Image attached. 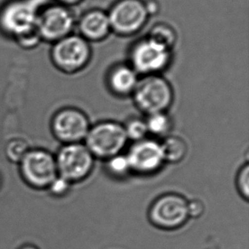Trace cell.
<instances>
[{
	"label": "cell",
	"mask_w": 249,
	"mask_h": 249,
	"mask_svg": "<svg viewBox=\"0 0 249 249\" xmlns=\"http://www.w3.org/2000/svg\"><path fill=\"white\" fill-rule=\"evenodd\" d=\"M44 0H6L0 5V34L17 42L36 31L38 10Z\"/></svg>",
	"instance_id": "6da1fadb"
},
{
	"label": "cell",
	"mask_w": 249,
	"mask_h": 249,
	"mask_svg": "<svg viewBox=\"0 0 249 249\" xmlns=\"http://www.w3.org/2000/svg\"><path fill=\"white\" fill-rule=\"evenodd\" d=\"M17 166L24 184L35 191H46L58 176L54 154L47 149L31 147Z\"/></svg>",
	"instance_id": "7a4b0ae2"
},
{
	"label": "cell",
	"mask_w": 249,
	"mask_h": 249,
	"mask_svg": "<svg viewBox=\"0 0 249 249\" xmlns=\"http://www.w3.org/2000/svg\"><path fill=\"white\" fill-rule=\"evenodd\" d=\"M76 21L72 8L49 2L38 10L36 31L42 42L52 44L73 34Z\"/></svg>",
	"instance_id": "3957f363"
},
{
	"label": "cell",
	"mask_w": 249,
	"mask_h": 249,
	"mask_svg": "<svg viewBox=\"0 0 249 249\" xmlns=\"http://www.w3.org/2000/svg\"><path fill=\"white\" fill-rule=\"evenodd\" d=\"M91 56L89 42L79 34H70L51 44V63L63 73L74 74L82 71L89 63Z\"/></svg>",
	"instance_id": "277c9868"
},
{
	"label": "cell",
	"mask_w": 249,
	"mask_h": 249,
	"mask_svg": "<svg viewBox=\"0 0 249 249\" xmlns=\"http://www.w3.org/2000/svg\"><path fill=\"white\" fill-rule=\"evenodd\" d=\"M132 95L136 107L147 115L166 112L174 101L171 84L159 74L139 79Z\"/></svg>",
	"instance_id": "5b68a950"
},
{
	"label": "cell",
	"mask_w": 249,
	"mask_h": 249,
	"mask_svg": "<svg viewBox=\"0 0 249 249\" xmlns=\"http://www.w3.org/2000/svg\"><path fill=\"white\" fill-rule=\"evenodd\" d=\"M128 141L124 125L113 121L100 122L90 126L84 140L94 158L105 160L120 154Z\"/></svg>",
	"instance_id": "8992f818"
},
{
	"label": "cell",
	"mask_w": 249,
	"mask_h": 249,
	"mask_svg": "<svg viewBox=\"0 0 249 249\" xmlns=\"http://www.w3.org/2000/svg\"><path fill=\"white\" fill-rule=\"evenodd\" d=\"M107 11L111 33L122 37L138 34L150 19L145 0H115Z\"/></svg>",
	"instance_id": "52a82bcc"
},
{
	"label": "cell",
	"mask_w": 249,
	"mask_h": 249,
	"mask_svg": "<svg viewBox=\"0 0 249 249\" xmlns=\"http://www.w3.org/2000/svg\"><path fill=\"white\" fill-rule=\"evenodd\" d=\"M58 175L71 185L87 178L93 171L94 157L85 144H64L54 154Z\"/></svg>",
	"instance_id": "ba28073f"
},
{
	"label": "cell",
	"mask_w": 249,
	"mask_h": 249,
	"mask_svg": "<svg viewBox=\"0 0 249 249\" xmlns=\"http://www.w3.org/2000/svg\"><path fill=\"white\" fill-rule=\"evenodd\" d=\"M172 60V51L147 37L136 41L129 51V65L138 74H159L166 70Z\"/></svg>",
	"instance_id": "9c48e42d"
},
{
	"label": "cell",
	"mask_w": 249,
	"mask_h": 249,
	"mask_svg": "<svg viewBox=\"0 0 249 249\" xmlns=\"http://www.w3.org/2000/svg\"><path fill=\"white\" fill-rule=\"evenodd\" d=\"M188 201L181 195L168 193L159 196L149 209V220L159 229L176 230L188 221Z\"/></svg>",
	"instance_id": "30bf717a"
},
{
	"label": "cell",
	"mask_w": 249,
	"mask_h": 249,
	"mask_svg": "<svg viewBox=\"0 0 249 249\" xmlns=\"http://www.w3.org/2000/svg\"><path fill=\"white\" fill-rule=\"evenodd\" d=\"M89 128L90 123L87 115L78 108H61L51 118V133L62 145L83 142Z\"/></svg>",
	"instance_id": "8fae6325"
},
{
	"label": "cell",
	"mask_w": 249,
	"mask_h": 249,
	"mask_svg": "<svg viewBox=\"0 0 249 249\" xmlns=\"http://www.w3.org/2000/svg\"><path fill=\"white\" fill-rule=\"evenodd\" d=\"M126 157L131 172L140 175H153L165 163L161 144L152 139L134 142Z\"/></svg>",
	"instance_id": "7c38bea8"
},
{
	"label": "cell",
	"mask_w": 249,
	"mask_h": 249,
	"mask_svg": "<svg viewBox=\"0 0 249 249\" xmlns=\"http://www.w3.org/2000/svg\"><path fill=\"white\" fill-rule=\"evenodd\" d=\"M76 28L78 34L89 43L104 40L111 33L107 11L99 8L84 11L77 17Z\"/></svg>",
	"instance_id": "4fadbf2b"
},
{
	"label": "cell",
	"mask_w": 249,
	"mask_h": 249,
	"mask_svg": "<svg viewBox=\"0 0 249 249\" xmlns=\"http://www.w3.org/2000/svg\"><path fill=\"white\" fill-rule=\"evenodd\" d=\"M138 81V73L129 64L116 65L110 69L107 76L109 89L119 97L133 94Z\"/></svg>",
	"instance_id": "5bb4252c"
},
{
	"label": "cell",
	"mask_w": 249,
	"mask_h": 249,
	"mask_svg": "<svg viewBox=\"0 0 249 249\" xmlns=\"http://www.w3.org/2000/svg\"><path fill=\"white\" fill-rule=\"evenodd\" d=\"M160 144L165 162L178 163L181 162L188 152L186 142L178 136L168 135Z\"/></svg>",
	"instance_id": "9a60e30c"
},
{
	"label": "cell",
	"mask_w": 249,
	"mask_h": 249,
	"mask_svg": "<svg viewBox=\"0 0 249 249\" xmlns=\"http://www.w3.org/2000/svg\"><path fill=\"white\" fill-rule=\"evenodd\" d=\"M146 37L162 47L172 51L177 42V33L175 28L166 22H159L151 27Z\"/></svg>",
	"instance_id": "2e32d148"
},
{
	"label": "cell",
	"mask_w": 249,
	"mask_h": 249,
	"mask_svg": "<svg viewBox=\"0 0 249 249\" xmlns=\"http://www.w3.org/2000/svg\"><path fill=\"white\" fill-rule=\"evenodd\" d=\"M145 120L149 134L157 137H166L172 128V120L167 112L147 115Z\"/></svg>",
	"instance_id": "e0dca14e"
},
{
	"label": "cell",
	"mask_w": 249,
	"mask_h": 249,
	"mask_svg": "<svg viewBox=\"0 0 249 249\" xmlns=\"http://www.w3.org/2000/svg\"><path fill=\"white\" fill-rule=\"evenodd\" d=\"M31 147L26 139L13 137L8 141L4 146V155L10 162L17 165Z\"/></svg>",
	"instance_id": "ac0fdd59"
},
{
	"label": "cell",
	"mask_w": 249,
	"mask_h": 249,
	"mask_svg": "<svg viewBox=\"0 0 249 249\" xmlns=\"http://www.w3.org/2000/svg\"><path fill=\"white\" fill-rule=\"evenodd\" d=\"M107 172L115 178H124L131 173L129 162L126 155L118 154L107 160Z\"/></svg>",
	"instance_id": "d6986e66"
},
{
	"label": "cell",
	"mask_w": 249,
	"mask_h": 249,
	"mask_svg": "<svg viewBox=\"0 0 249 249\" xmlns=\"http://www.w3.org/2000/svg\"><path fill=\"white\" fill-rule=\"evenodd\" d=\"M124 127L128 140L133 142H140L146 139L149 134L145 120L140 118H131Z\"/></svg>",
	"instance_id": "ffe728a7"
},
{
	"label": "cell",
	"mask_w": 249,
	"mask_h": 249,
	"mask_svg": "<svg viewBox=\"0 0 249 249\" xmlns=\"http://www.w3.org/2000/svg\"><path fill=\"white\" fill-rule=\"evenodd\" d=\"M71 184L65 178H61L58 175L56 178L52 181L50 186L48 187L46 192H49L52 196L61 198L66 195H68V192L71 190Z\"/></svg>",
	"instance_id": "44dd1931"
},
{
	"label": "cell",
	"mask_w": 249,
	"mask_h": 249,
	"mask_svg": "<svg viewBox=\"0 0 249 249\" xmlns=\"http://www.w3.org/2000/svg\"><path fill=\"white\" fill-rule=\"evenodd\" d=\"M236 187L244 200L249 198V165L248 163L240 168L236 176Z\"/></svg>",
	"instance_id": "7402d4cb"
},
{
	"label": "cell",
	"mask_w": 249,
	"mask_h": 249,
	"mask_svg": "<svg viewBox=\"0 0 249 249\" xmlns=\"http://www.w3.org/2000/svg\"><path fill=\"white\" fill-rule=\"evenodd\" d=\"M16 43L18 44L19 47L23 50H33V49L37 48L42 43V40H41L40 37L38 36L37 31H35L34 33L21 37Z\"/></svg>",
	"instance_id": "603a6c76"
},
{
	"label": "cell",
	"mask_w": 249,
	"mask_h": 249,
	"mask_svg": "<svg viewBox=\"0 0 249 249\" xmlns=\"http://www.w3.org/2000/svg\"><path fill=\"white\" fill-rule=\"evenodd\" d=\"M187 208H188V215L190 219L200 218L205 210V206L203 204V202L198 199L188 201Z\"/></svg>",
	"instance_id": "cb8c5ba5"
},
{
	"label": "cell",
	"mask_w": 249,
	"mask_h": 249,
	"mask_svg": "<svg viewBox=\"0 0 249 249\" xmlns=\"http://www.w3.org/2000/svg\"><path fill=\"white\" fill-rule=\"evenodd\" d=\"M145 5L150 18L159 15L161 10V4L158 0H145Z\"/></svg>",
	"instance_id": "d4e9b609"
},
{
	"label": "cell",
	"mask_w": 249,
	"mask_h": 249,
	"mask_svg": "<svg viewBox=\"0 0 249 249\" xmlns=\"http://www.w3.org/2000/svg\"><path fill=\"white\" fill-rule=\"evenodd\" d=\"M84 0H53L54 3H60L61 5L69 7V8H73L80 4Z\"/></svg>",
	"instance_id": "484cf974"
},
{
	"label": "cell",
	"mask_w": 249,
	"mask_h": 249,
	"mask_svg": "<svg viewBox=\"0 0 249 249\" xmlns=\"http://www.w3.org/2000/svg\"><path fill=\"white\" fill-rule=\"evenodd\" d=\"M18 249H39L37 248V246H35V245H33V244H26V245H23V246L20 247Z\"/></svg>",
	"instance_id": "4316f807"
},
{
	"label": "cell",
	"mask_w": 249,
	"mask_h": 249,
	"mask_svg": "<svg viewBox=\"0 0 249 249\" xmlns=\"http://www.w3.org/2000/svg\"><path fill=\"white\" fill-rule=\"evenodd\" d=\"M3 176H2V174L0 173V190L2 188V186H3Z\"/></svg>",
	"instance_id": "83f0119b"
},
{
	"label": "cell",
	"mask_w": 249,
	"mask_h": 249,
	"mask_svg": "<svg viewBox=\"0 0 249 249\" xmlns=\"http://www.w3.org/2000/svg\"><path fill=\"white\" fill-rule=\"evenodd\" d=\"M44 1H45V2H49V1H48V0H44Z\"/></svg>",
	"instance_id": "f1b7e54d"
}]
</instances>
